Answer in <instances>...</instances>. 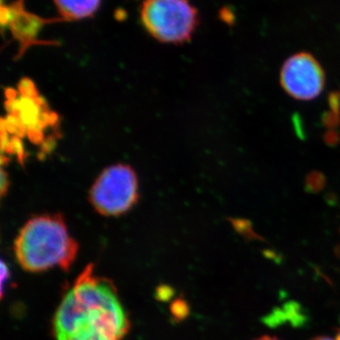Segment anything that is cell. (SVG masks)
<instances>
[{
  "label": "cell",
  "mask_w": 340,
  "mask_h": 340,
  "mask_svg": "<svg viewBox=\"0 0 340 340\" xmlns=\"http://www.w3.org/2000/svg\"><path fill=\"white\" fill-rule=\"evenodd\" d=\"M128 315L110 280L88 264L63 296L53 319L56 340H123Z\"/></svg>",
  "instance_id": "obj_1"
},
{
  "label": "cell",
  "mask_w": 340,
  "mask_h": 340,
  "mask_svg": "<svg viewBox=\"0 0 340 340\" xmlns=\"http://www.w3.org/2000/svg\"><path fill=\"white\" fill-rule=\"evenodd\" d=\"M78 251L79 245L59 214L30 219L15 241L16 260L29 272H43L54 267L67 271Z\"/></svg>",
  "instance_id": "obj_2"
},
{
  "label": "cell",
  "mask_w": 340,
  "mask_h": 340,
  "mask_svg": "<svg viewBox=\"0 0 340 340\" xmlns=\"http://www.w3.org/2000/svg\"><path fill=\"white\" fill-rule=\"evenodd\" d=\"M144 27L160 42H188L198 24V13L189 0H145L141 7Z\"/></svg>",
  "instance_id": "obj_3"
},
{
  "label": "cell",
  "mask_w": 340,
  "mask_h": 340,
  "mask_svg": "<svg viewBox=\"0 0 340 340\" xmlns=\"http://www.w3.org/2000/svg\"><path fill=\"white\" fill-rule=\"evenodd\" d=\"M137 198L135 172L125 165L106 168L91 189V203L99 214L107 217L126 213L136 203Z\"/></svg>",
  "instance_id": "obj_4"
},
{
  "label": "cell",
  "mask_w": 340,
  "mask_h": 340,
  "mask_svg": "<svg viewBox=\"0 0 340 340\" xmlns=\"http://www.w3.org/2000/svg\"><path fill=\"white\" fill-rule=\"evenodd\" d=\"M19 93L15 90L7 92V132L14 137L23 136L29 132L30 139L33 142H40L43 139V130L52 123V113L44 100L39 98V94L33 83L24 80L19 84Z\"/></svg>",
  "instance_id": "obj_5"
},
{
  "label": "cell",
  "mask_w": 340,
  "mask_h": 340,
  "mask_svg": "<svg viewBox=\"0 0 340 340\" xmlns=\"http://www.w3.org/2000/svg\"><path fill=\"white\" fill-rule=\"evenodd\" d=\"M281 84L291 97L311 100L319 96L324 88V71L312 54L298 53L284 63L281 70Z\"/></svg>",
  "instance_id": "obj_6"
},
{
  "label": "cell",
  "mask_w": 340,
  "mask_h": 340,
  "mask_svg": "<svg viewBox=\"0 0 340 340\" xmlns=\"http://www.w3.org/2000/svg\"><path fill=\"white\" fill-rule=\"evenodd\" d=\"M11 11L10 30L15 40L18 41L22 55L30 46L33 45H53L54 42L42 41L38 39L40 30L45 25L51 23L64 22L62 18H43L39 15L28 12L24 6V0H15L9 5Z\"/></svg>",
  "instance_id": "obj_7"
},
{
  "label": "cell",
  "mask_w": 340,
  "mask_h": 340,
  "mask_svg": "<svg viewBox=\"0 0 340 340\" xmlns=\"http://www.w3.org/2000/svg\"><path fill=\"white\" fill-rule=\"evenodd\" d=\"M54 4L64 21L81 20L94 15L100 0H54Z\"/></svg>",
  "instance_id": "obj_8"
},
{
  "label": "cell",
  "mask_w": 340,
  "mask_h": 340,
  "mask_svg": "<svg viewBox=\"0 0 340 340\" xmlns=\"http://www.w3.org/2000/svg\"><path fill=\"white\" fill-rule=\"evenodd\" d=\"M306 317L302 312V307L297 302H288L285 304L282 308L275 309L271 314L264 317V323L276 327L278 325L283 324L285 322H290L294 326H299L304 323Z\"/></svg>",
  "instance_id": "obj_9"
},
{
  "label": "cell",
  "mask_w": 340,
  "mask_h": 340,
  "mask_svg": "<svg viewBox=\"0 0 340 340\" xmlns=\"http://www.w3.org/2000/svg\"><path fill=\"white\" fill-rule=\"evenodd\" d=\"M306 189L310 192H318L324 187V175L319 172H311L306 178L305 181Z\"/></svg>",
  "instance_id": "obj_10"
},
{
  "label": "cell",
  "mask_w": 340,
  "mask_h": 340,
  "mask_svg": "<svg viewBox=\"0 0 340 340\" xmlns=\"http://www.w3.org/2000/svg\"><path fill=\"white\" fill-rule=\"evenodd\" d=\"M233 225H234V229L242 235L247 236L249 239L252 238H258V235L253 232L252 228L250 226V223L248 220L245 219H234L233 220Z\"/></svg>",
  "instance_id": "obj_11"
},
{
  "label": "cell",
  "mask_w": 340,
  "mask_h": 340,
  "mask_svg": "<svg viewBox=\"0 0 340 340\" xmlns=\"http://www.w3.org/2000/svg\"><path fill=\"white\" fill-rule=\"evenodd\" d=\"M340 117L339 113H334V112H329L326 113L323 116V123L325 126L329 128H333L336 127L339 124Z\"/></svg>",
  "instance_id": "obj_12"
},
{
  "label": "cell",
  "mask_w": 340,
  "mask_h": 340,
  "mask_svg": "<svg viewBox=\"0 0 340 340\" xmlns=\"http://www.w3.org/2000/svg\"><path fill=\"white\" fill-rule=\"evenodd\" d=\"M219 18L228 25H232L235 21V16L234 12L230 8H222L219 12Z\"/></svg>",
  "instance_id": "obj_13"
},
{
  "label": "cell",
  "mask_w": 340,
  "mask_h": 340,
  "mask_svg": "<svg viewBox=\"0 0 340 340\" xmlns=\"http://www.w3.org/2000/svg\"><path fill=\"white\" fill-rule=\"evenodd\" d=\"M329 103L331 106V111L334 113H339L340 111V94L338 92L331 93L329 96Z\"/></svg>",
  "instance_id": "obj_14"
},
{
  "label": "cell",
  "mask_w": 340,
  "mask_h": 340,
  "mask_svg": "<svg viewBox=\"0 0 340 340\" xmlns=\"http://www.w3.org/2000/svg\"><path fill=\"white\" fill-rule=\"evenodd\" d=\"M11 20V11L9 5H4L2 3L1 8H0V21H1V25L4 26H9V23Z\"/></svg>",
  "instance_id": "obj_15"
},
{
  "label": "cell",
  "mask_w": 340,
  "mask_h": 340,
  "mask_svg": "<svg viewBox=\"0 0 340 340\" xmlns=\"http://www.w3.org/2000/svg\"><path fill=\"white\" fill-rule=\"evenodd\" d=\"M174 314L180 317H184L188 314V307L184 302H176L174 304Z\"/></svg>",
  "instance_id": "obj_16"
},
{
  "label": "cell",
  "mask_w": 340,
  "mask_h": 340,
  "mask_svg": "<svg viewBox=\"0 0 340 340\" xmlns=\"http://www.w3.org/2000/svg\"><path fill=\"white\" fill-rule=\"evenodd\" d=\"M325 141H326V143L329 144V145H334V144L338 142V134L336 132H334L333 130H330L326 133Z\"/></svg>",
  "instance_id": "obj_17"
},
{
  "label": "cell",
  "mask_w": 340,
  "mask_h": 340,
  "mask_svg": "<svg viewBox=\"0 0 340 340\" xmlns=\"http://www.w3.org/2000/svg\"><path fill=\"white\" fill-rule=\"evenodd\" d=\"M126 13L123 11V10H117L115 12V16L119 19V20H123L124 17H126Z\"/></svg>",
  "instance_id": "obj_18"
},
{
  "label": "cell",
  "mask_w": 340,
  "mask_h": 340,
  "mask_svg": "<svg viewBox=\"0 0 340 340\" xmlns=\"http://www.w3.org/2000/svg\"><path fill=\"white\" fill-rule=\"evenodd\" d=\"M255 340H279L274 336H269V335H264V336H261L259 338H257Z\"/></svg>",
  "instance_id": "obj_19"
},
{
  "label": "cell",
  "mask_w": 340,
  "mask_h": 340,
  "mask_svg": "<svg viewBox=\"0 0 340 340\" xmlns=\"http://www.w3.org/2000/svg\"><path fill=\"white\" fill-rule=\"evenodd\" d=\"M312 340H332V338L330 337H327V336H318V337H316L314 339Z\"/></svg>",
  "instance_id": "obj_20"
},
{
  "label": "cell",
  "mask_w": 340,
  "mask_h": 340,
  "mask_svg": "<svg viewBox=\"0 0 340 340\" xmlns=\"http://www.w3.org/2000/svg\"><path fill=\"white\" fill-rule=\"evenodd\" d=\"M334 340H340V330H338L337 332H336V335H335V338H334Z\"/></svg>",
  "instance_id": "obj_21"
}]
</instances>
